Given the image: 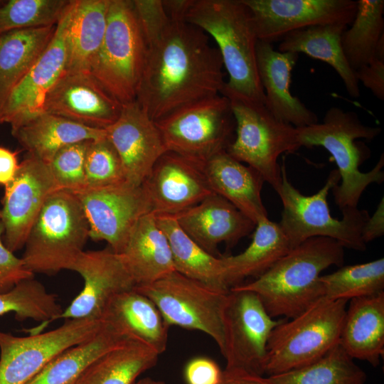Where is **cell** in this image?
I'll list each match as a JSON object with an SVG mask.
<instances>
[{
  "mask_svg": "<svg viewBox=\"0 0 384 384\" xmlns=\"http://www.w3.org/2000/svg\"><path fill=\"white\" fill-rule=\"evenodd\" d=\"M111 0H73L65 72H89L102 45Z\"/></svg>",
  "mask_w": 384,
  "mask_h": 384,
  "instance_id": "f1b7e54d",
  "label": "cell"
},
{
  "mask_svg": "<svg viewBox=\"0 0 384 384\" xmlns=\"http://www.w3.org/2000/svg\"><path fill=\"white\" fill-rule=\"evenodd\" d=\"M103 322L95 336L56 356L26 384H76L96 359L129 339Z\"/></svg>",
  "mask_w": 384,
  "mask_h": 384,
  "instance_id": "836d02e7",
  "label": "cell"
},
{
  "mask_svg": "<svg viewBox=\"0 0 384 384\" xmlns=\"http://www.w3.org/2000/svg\"><path fill=\"white\" fill-rule=\"evenodd\" d=\"M357 81L361 82L380 100H384V60H373L354 71Z\"/></svg>",
  "mask_w": 384,
  "mask_h": 384,
  "instance_id": "f6af8a7d",
  "label": "cell"
},
{
  "mask_svg": "<svg viewBox=\"0 0 384 384\" xmlns=\"http://www.w3.org/2000/svg\"><path fill=\"white\" fill-rule=\"evenodd\" d=\"M70 1L9 0L0 3V33L14 30L56 26Z\"/></svg>",
  "mask_w": 384,
  "mask_h": 384,
  "instance_id": "ab89813d",
  "label": "cell"
},
{
  "mask_svg": "<svg viewBox=\"0 0 384 384\" xmlns=\"http://www.w3.org/2000/svg\"><path fill=\"white\" fill-rule=\"evenodd\" d=\"M203 168L213 193L228 201L255 224L268 218L261 196L265 181L258 171L225 150L214 155Z\"/></svg>",
  "mask_w": 384,
  "mask_h": 384,
  "instance_id": "cb8c5ba5",
  "label": "cell"
},
{
  "mask_svg": "<svg viewBox=\"0 0 384 384\" xmlns=\"http://www.w3.org/2000/svg\"><path fill=\"white\" fill-rule=\"evenodd\" d=\"M63 311L56 296L48 292L43 284L33 278L0 294V316L14 312L20 321L30 319L48 323L58 319Z\"/></svg>",
  "mask_w": 384,
  "mask_h": 384,
  "instance_id": "f35d334b",
  "label": "cell"
},
{
  "mask_svg": "<svg viewBox=\"0 0 384 384\" xmlns=\"http://www.w3.org/2000/svg\"><path fill=\"white\" fill-rule=\"evenodd\" d=\"M347 300L321 297L272 330L267 346L268 376L307 366L339 343Z\"/></svg>",
  "mask_w": 384,
  "mask_h": 384,
  "instance_id": "8992f818",
  "label": "cell"
},
{
  "mask_svg": "<svg viewBox=\"0 0 384 384\" xmlns=\"http://www.w3.org/2000/svg\"><path fill=\"white\" fill-rule=\"evenodd\" d=\"M146 46L136 101L154 121L218 95L225 85L221 55L210 37L160 0H134Z\"/></svg>",
  "mask_w": 384,
  "mask_h": 384,
  "instance_id": "6da1fadb",
  "label": "cell"
},
{
  "mask_svg": "<svg viewBox=\"0 0 384 384\" xmlns=\"http://www.w3.org/2000/svg\"><path fill=\"white\" fill-rule=\"evenodd\" d=\"M154 122L168 151L202 166L235 138V117L223 95L191 103Z\"/></svg>",
  "mask_w": 384,
  "mask_h": 384,
  "instance_id": "30bf717a",
  "label": "cell"
},
{
  "mask_svg": "<svg viewBox=\"0 0 384 384\" xmlns=\"http://www.w3.org/2000/svg\"><path fill=\"white\" fill-rule=\"evenodd\" d=\"M11 134L28 154L48 164L62 148L82 141L103 138L106 131L43 112L11 131Z\"/></svg>",
  "mask_w": 384,
  "mask_h": 384,
  "instance_id": "83f0119b",
  "label": "cell"
},
{
  "mask_svg": "<svg viewBox=\"0 0 384 384\" xmlns=\"http://www.w3.org/2000/svg\"><path fill=\"white\" fill-rule=\"evenodd\" d=\"M274 384H365L366 374L338 343L315 362L268 376Z\"/></svg>",
  "mask_w": 384,
  "mask_h": 384,
  "instance_id": "8d00e7d4",
  "label": "cell"
},
{
  "mask_svg": "<svg viewBox=\"0 0 384 384\" xmlns=\"http://www.w3.org/2000/svg\"><path fill=\"white\" fill-rule=\"evenodd\" d=\"M73 0L58 23L55 34L31 69L11 92L0 115V124L11 131L43 112L47 94L65 73L67 64L66 33Z\"/></svg>",
  "mask_w": 384,
  "mask_h": 384,
  "instance_id": "ac0fdd59",
  "label": "cell"
},
{
  "mask_svg": "<svg viewBox=\"0 0 384 384\" xmlns=\"http://www.w3.org/2000/svg\"><path fill=\"white\" fill-rule=\"evenodd\" d=\"M134 288L155 304L169 326L202 331L223 353V315L230 291L216 290L176 271Z\"/></svg>",
  "mask_w": 384,
  "mask_h": 384,
  "instance_id": "8fae6325",
  "label": "cell"
},
{
  "mask_svg": "<svg viewBox=\"0 0 384 384\" xmlns=\"http://www.w3.org/2000/svg\"><path fill=\"white\" fill-rule=\"evenodd\" d=\"M90 141L77 142L62 148L48 164L60 189L72 193L85 189V157Z\"/></svg>",
  "mask_w": 384,
  "mask_h": 384,
  "instance_id": "b9f144b4",
  "label": "cell"
},
{
  "mask_svg": "<svg viewBox=\"0 0 384 384\" xmlns=\"http://www.w3.org/2000/svg\"><path fill=\"white\" fill-rule=\"evenodd\" d=\"M298 58V53L280 52L272 43L257 41L256 61L265 106L277 118L296 128L318 122L317 115L291 92L292 72Z\"/></svg>",
  "mask_w": 384,
  "mask_h": 384,
  "instance_id": "603a6c76",
  "label": "cell"
},
{
  "mask_svg": "<svg viewBox=\"0 0 384 384\" xmlns=\"http://www.w3.org/2000/svg\"><path fill=\"white\" fill-rule=\"evenodd\" d=\"M159 356L145 343L128 339L96 359L76 384H135Z\"/></svg>",
  "mask_w": 384,
  "mask_h": 384,
  "instance_id": "e575fe53",
  "label": "cell"
},
{
  "mask_svg": "<svg viewBox=\"0 0 384 384\" xmlns=\"http://www.w3.org/2000/svg\"><path fill=\"white\" fill-rule=\"evenodd\" d=\"M143 183L156 215H175L213 193L202 165L171 151L157 160Z\"/></svg>",
  "mask_w": 384,
  "mask_h": 384,
  "instance_id": "44dd1931",
  "label": "cell"
},
{
  "mask_svg": "<svg viewBox=\"0 0 384 384\" xmlns=\"http://www.w3.org/2000/svg\"><path fill=\"white\" fill-rule=\"evenodd\" d=\"M384 1L358 0L354 18L341 36L345 58L353 70L384 58Z\"/></svg>",
  "mask_w": 384,
  "mask_h": 384,
  "instance_id": "d590c367",
  "label": "cell"
},
{
  "mask_svg": "<svg viewBox=\"0 0 384 384\" xmlns=\"http://www.w3.org/2000/svg\"><path fill=\"white\" fill-rule=\"evenodd\" d=\"M297 131L301 146H322L335 161L341 183L331 191L340 210L357 208L366 188L383 181V154L370 171L359 170L368 155L365 146H359L356 139L372 140L380 134L381 129L365 125L355 112L334 106L326 112L322 122L297 128Z\"/></svg>",
  "mask_w": 384,
  "mask_h": 384,
  "instance_id": "277c9868",
  "label": "cell"
},
{
  "mask_svg": "<svg viewBox=\"0 0 384 384\" xmlns=\"http://www.w3.org/2000/svg\"><path fill=\"white\" fill-rule=\"evenodd\" d=\"M324 297L351 300L384 292V259L341 266L336 271L319 277Z\"/></svg>",
  "mask_w": 384,
  "mask_h": 384,
  "instance_id": "74e56055",
  "label": "cell"
},
{
  "mask_svg": "<svg viewBox=\"0 0 384 384\" xmlns=\"http://www.w3.org/2000/svg\"><path fill=\"white\" fill-rule=\"evenodd\" d=\"M89 225L75 193L57 190L43 206L24 245L22 259L32 272L70 270L83 251Z\"/></svg>",
  "mask_w": 384,
  "mask_h": 384,
  "instance_id": "52a82bcc",
  "label": "cell"
},
{
  "mask_svg": "<svg viewBox=\"0 0 384 384\" xmlns=\"http://www.w3.org/2000/svg\"><path fill=\"white\" fill-rule=\"evenodd\" d=\"M59 189L48 164L27 154L13 181L5 186L1 222L8 249L15 252L24 247L46 201Z\"/></svg>",
  "mask_w": 384,
  "mask_h": 384,
  "instance_id": "2e32d148",
  "label": "cell"
},
{
  "mask_svg": "<svg viewBox=\"0 0 384 384\" xmlns=\"http://www.w3.org/2000/svg\"><path fill=\"white\" fill-rule=\"evenodd\" d=\"M4 233L0 222V294L8 292L19 282L34 277V273L26 267L23 259L15 256L3 243Z\"/></svg>",
  "mask_w": 384,
  "mask_h": 384,
  "instance_id": "7bdbcfd3",
  "label": "cell"
},
{
  "mask_svg": "<svg viewBox=\"0 0 384 384\" xmlns=\"http://www.w3.org/2000/svg\"><path fill=\"white\" fill-rule=\"evenodd\" d=\"M70 270L82 277L84 286L58 319H102L106 306L114 296L135 287L122 256L110 247L82 251Z\"/></svg>",
  "mask_w": 384,
  "mask_h": 384,
  "instance_id": "e0dca14e",
  "label": "cell"
},
{
  "mask_svg": "<svg viewBox=\"0 0 384 384\" xmlns=\"http://www.w3.org/2000/svg\"><path fill=\"white\" fill-rule=\"evenodd\" d=\"M282 319L272 318L255 293L230 288L223 315L225 369L263 375L267 342Z\"/></svg>",
  "mask_w": 384,
  "mask_h": 384,
  "instance_id": "4fadbf2b",
  "label": "cell"
},
{
  "mask_svg": "<svg viewBox=\"0 0 384 384\" xmlns=\"http://www.w3.org/2000/svg\"><path fill=\"white\" fill-rule=\"evenodd\" d=\"M122 107L90 72H65L47 94L43 112L105 129L117 121Z\"/></svg>",
  "mask_w": 384,
  "mask_h": 384,
  "instance_id": "d6986e66",
  "label": "cell"
},
{
  "mask_svg": "<svg viewBox=\"0 0 384 384\" xmlns=\"http://www.w3.org/2000/svg\"><path fill=\"white\" fill-rule=\"evenodd\" d=\"M384 198H382L376 210L366 222L362 230V239L366 244L384 234Z\"/></svg>",
  "mask_w": 384,
  "mask_h": 384,
  "instance_id": "bcb514c9",
  "label": "cell"
},
{
  "mask_svg": "<svg viewBox=\"0 0 384 384\" xmlns=\"http://www.w3.org/2000/svg\"><path fill=\"white\" fill-rule=\"evenodd\" d=\"M281 171L282 185L277 194L283 209L279 225L291 249L309 238L326 237L335 240L344 248L366 250L362 230L370 217L368 211L358 207L345 208L341 210V220L331 215L327 196L341 180L336 169L330 172L324 186L311 196L302 194L289 181L284 160Z\"/></svg>",
  "mask_w": 384,
  "mask_h": 384,
  "instance_id": "5b68a950",
  "label": "cell"
},
{
  "mask_svg": "<svg viewBox=\"0 0 384 384\" xmlns=\"http://www.w3.org/2000/svg\"><path fill=\"white\" fill-rule=\"evenodd\" d=\"M146 50L133 1L111 0L104 38L89 72L122 105L133 102Z\"/></svg>",
  "mask_w": 384,
  "mask_h": 384,
  "instance_id": "ba28073f",
  "label": "cell"
},
{
  "mask_svg": "<svg viewBox=\"0 0 384 384\" xmlns=\"http://www.w3.org/2000/svg\"><path fill=\"white\" fill-rule=\"evenodd\" d=\"M56 26L0 33V115L14 88L50 43Z\"/></svg>",
  "mask_w": 384,
  "mask_h": 384,
  "instance_id": "4dcf8cb0",
  "label": "cell"
},
{
  "mask_svg": "<svg viewBox=\"0 0 384 384\" xmlns=\"http://www.w3.org/2000/svg\"><path fill=\"white\" fill-rule=\"evenodd\" d=\"M339 344L353 359L379 365L384 354V292L351 299Z\"/></svg>",
  "mask_w": 384,
  "mask_h": 384,
  "instance_id": "d4e9b609",
  "label": "cell"
},
{
  "mask_svg": "<svg viewBox=\"0 0 384 384\" xmlns=\"http://www.w3.org/2000/svg\"><path fill=\"white\" fill-rule=\"evenodd\" d=\"M220 384H274L263 375L250 373L243 370L224 369Z\"/></svg>",
  "mask_w": 384,
  "mask_h": 384,
  "instance_id": "c3c4849f",
  "label": "cell"
},
{
  "mask_svg": "<svg viewBox=\"0 0 384 384\" xmlns=\"http://www.w3.org/2000/svg\"><path fill=\"white\" fill-rule=\"evenodd\" d=\"M124 182L122 161L107 137L90 141L85 157V189L102 188Z\"/></svg>",
  "mask_w": 384,
  "mask_h": 384,
  "instance_id": "60d3db41",
  "label": "cell"
},
{
  "mask_svg": "<svg viewBox=\"0 0 384 384\" xmlns=\"http://www.w3.org/2000/svg\"><path fill=\"white\" fill-rule=\"evenodd\" d=\"M78 198L89 225V238L105 240L116 253L121 254L129 236L144 215L152 212L144 183L127 182L73 193Z\"/></svg>",
  "mask_w": 384,
  "mask_h": 384,
  "instance_id": "5bb4252c",
  "label": "cell"
},
{
  "mask_svg": "<svg viewBox=\"0 0 384 384\" xmlns=\"http://www.w3.org/2000/svg\"><path fill=\"white\" fill-rule=\"evenodd\" d=\"M173 216L184 233L213 255L219 244L225 242L233 247L256 226L231 203L215 193Z\"/></svg>",
  "mask_w": 384,
  "mask_h": 384,
  "instance_id": "7402d4cb",
  "label": "cell"
},
{
  "mask_svg": "<svg viewBox=\"0 0 384 384\" xmlns=\"http://www.w3.org/2000/svg\"><path fill=\"white\" fill-rule=\"evenodd\" d=\"M103 321L65 319L59 327L27 336L0 331V384H26L56 356L95 336Z\"/></svg>",
  "mask_w": 384,
  "mask_h": 384,
  "instance_id": "7c38bea8",
  "label": "cell"
},
{
  "mask_svg": "<svg viewBox=\"0 0 384 384\" xmlns=\"http://www.w3.org/2000/svg\"><path fill=\"white\" fill-rule=\"evenodd\" d=\"M182 16L216 43L228 75L222 91L265 105L256 61L259 39L242 0H183Z\"/></svg>",
  "mask_w": 384,
  "mask_h": 384,
  "instance_id": "3957f363",
  "label": "cell"
},
{
  "mask_svg": "<svg viewBox=\"0 0 384 384\" xmlns=\"http://www.w3.org/2000/svg\"><path fill=\"white\" fill-rule=\"evenodd\" d=\"M249 9L258 39L270 43L306 27L352 23L357 8L353 0H242Z\"/></svg>",
  "mask_w": 384,
  "mask_h": 384,
  "instance_id": "9a60e30c",
  "label": "cell"
},
{
  "mask_svg": "<svg viewBox=\"0 0 384 384\" xmlns=\"http://www.w3.org/2000/svg\"><path fill=\"white\" fill-rule=\"evenodd\" d=\"M156 218L169 242L175 271L213 289L228 292L222 257L211 255L200 247L184 233L173 215H156Z\"/></svg>",
  "mask_w": 384,
  "mask_h": 384,
  "instance_id": "d6a6232c",
  "label": "cell"
},
{
  "mask_svg": "<svg viewBox=\"0 0 384 384\" xmlns=\"http://www.w3.org/2000/svg\"><path fill=\"white\" fill-rule=\"evenodd\" d=\"M102 319L126 338L145 343L159 355L166 351L169 326L155 304L134 288L114 296Z\"/></svg>",
  "mask_w": 384,
  "mask_h": 384,
  "instance_id": "484cf974",
  "label": "cell"
},
{
  "mask_svg": "<svg viewBox=\"0 0 384 384\" xmlns=\"http://www.w3.org/2000/svg\"><path fill=\"white\" fill-rule=\"evenodd\" d=\"M1 210L0 209V222H1Z\"/></svg>",
  "mask_w": 384,
  "mask_h": 384,
  "instance_id": "f907efd6",
  "label": "cell"
},
{
  "mask_svg": "<svg viewBox=\"0 0 384 384\" xmlns=\"http://www.w3.org/2000/svg\"><path fill=\"white\" fill-rule=\"evenodd\" d=\"M120 255L135 287L152 283L175 271L169 242L153 212L137 221Z\"/></svg>",
  "mask_w": 384,
  "mask_h": 384,
  "instance_id": "4316f807",
  "label": "cell"
},
{
  "mask_svg": "<svg viewBox=\"0 0 384 384\" xmlns=\"http://www.w3.org/2000/svg\"><path fill=\"white\" fill-rule=\"evenodd\" d=\"M230 100L235 134L226 151L258 171L277 193L282 185L279 156L300 147L297 128L277 118L265 104L222 91Z\"/></svg>",
  "mask_w": 384,
  "mask_h": 384,
  "instance_id": "9c48e42d",
  "label": "cell"
},
{
  "mask_svg": "<svg viewBox=\"0 0 384 384\" xmlns=\"http://www.w3.org/2000/svg\"><path fill=\"white\" fill-rule=\"evenodd\" d=\"M135 384H166L164 381L156 380L150 377L143 378L137 381Z\"/></svg>",
  "mask_w": 384,
  "mask_h": 384,
  "instance_id": "681fc988",
  "label": "cell"
},
{
  "mask_svg": "<svg viewBox=\"0 0 384 384\" xmlns=\"http://www.w3.org/2000/svg\"><path fill=\"white\" fill-rule=\"evenodd\" d=\"M344 247L326 237L309 238L291 249L255 280L231 288L255 293L274 319L293 318L324 297L320 274L341 267Z\"/></svg>",
  "mask_w": 384,
  "mask_h": 384,
  "instance_id": "7a4b0ae2",
  "label": "cell"
},
{
  "mask_svg": "<svg viewBox=\"0 0 384 384\" xmlns=\"http://www.w3.org/2000/svg\"><path fill=\"white\" fill-rule=\"evenodd\" d=\"M223 370L216 362L207 357L190 360L184 369L187 384H220Z\"/></svg>",
  "mask_w": 384,
  "mask_h": 384,
  "instance_id": "ee69618b",
  "label": "cell"
},
{
  "mask_svg": "<svg viewBox=\"0 0 384 384\" xmlns=\"http://www.w3.org/2000/svg\"><path fill=\"white\" fill-rule=\"evenodd\" d=\"M347 25L334 23L315 25L287 33L278 46L280 52L302 53L331 65L342 80L348 94L361 95L359 82L349 66L341 46V36Z\"/></svg>",
  "mask_w": 384,
  "mask_h": 384,
  "instance_id": "f546056e",
  "label": "cell"
},
{
  "mask_svg": "<svg viewBox=\"0 0 384 384\" xmlns=\"http://www.w3.org/2000/svg\"><path fill=\"white\" fill-rule=\"evenodd\" d=\"M105 131L120 158L126 181L132 185L142 184L168 151L155 122L137 101L123 105L119 118Z\"/></svg>",
  "mask_w": 384,
  "mask_h": 384,
  "instance_id": "ffe728a7",
  "label": "cell"
},
{
  "mask_svg": "<svg viewBox=\"0 0 384 384\" xmlns=\"http://www.w3.org/2000/svg\"><path fill=\"white\" fill-rule=\"evenodd\" d=\"M290 250L279 223L268 218L259 221L251 243L242 252L222 257L228 286L230 289L248 277H260Z\"/></svg>",
  "mask_w": 384,
  "mask_h": 384,
  "instance_id": "1f68e13d",
  "label": "cell"
},
{
  "mask_svg": "<svg viewBox=\"0 0 384 384\" xmlns=\"http://www.w3.org/2000/svg\"><path fill=\"white\" fill-rule=\"evenodd\" d=\"M19 164L17 152L0 146V184L8 185L14 178Z\"/></svg>",
  "mask_w": 384,
  "mask_h": 384,
  "instance_id": "7dc6e473",
  "label": "cell"
}]
</instances>
